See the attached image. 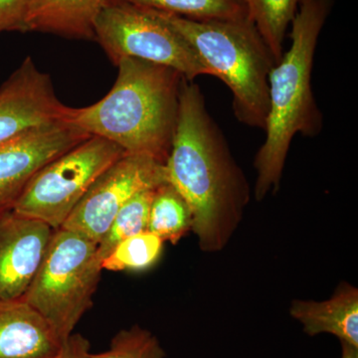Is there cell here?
<instances>
[{
  "mask_svg": "<svg viewBox=\"0 0 358 358\" xmlns=\"http://www.w3.org/2000/svg\"><path fill=\"white\" fill-rule=\"evenodd\" d=\"M167 180L189 205L192 228L204 251L224 247L248 203L243 171L209 114L199 85L185 80Z\"/></svg>",
  "mask_w": 358,
  "mask_h": 358,
  "instance_id": "1",
  "label": "cell"
},
{
  "mask_svg": "<svg viewBox=\"0 0 358 358\" xmlns=\"http://www.w3.org/2000/svg\"><path fill=\"white\" fill-rule=\"evenodd\" d=\"M113 88L88 107L73 108L69 121L90 136L119 145L126 154L166 164L171 154L185 78L178 71L136 58H122Z\"/></svg>",
  "mask_w": 358,
  "mask_h": 358,
  "instance_id": "2",
  "label": "cell"
},
{
  "mask_svg": "<svg viewBox=\"0 0 358 358\" xmlns=\"http://www.w3.org/2000/svg\"><path fill=\"white\" fill-rule=\"evenodd\" d=\"M333 0H303L291 28V46L268 76L266 138L255 157V199L279 189L289 147L296 134L320 136L324 115L312 88L313 60Z\"/></svg>",
  "mask_w": 358,
  "mask_h": 358,
  "instance_id": "3",
  "label": "cell"
},
{
  "mask_svg": "<svg viewBox=\"0 0 358 358\" xmlns=\"http://www.w3.org/2000/svg\"><path fill=\"white\" fill-rule=\"evenodd\" d=\"M157 13L192 45L209 75L218 77L230 89L238 121L265 129L268 76L275 60L254 23L249 18L193 20Z\"/></svg>",
  "mask_w": 358,
  "mask_h": 358,
  "instance_id": "4",
  "label": "cell"
},
{
  "mask_svg": "<svg viewBox=\"0 0 358 358\" xmlns=\"http://www.w3.org/2000/svg\"><path fill=\"white\" fill-rule=\"evenodd\" d=\"M103 268L98 244L73 231L55 230L23 300L62 343L93 305Z\"/></svg>",
  "mask_w": 358,
  "mask_h": 358,
  "instance_id": "5",
  "label": "cell"
},
{
  "mask_svg": "<svg viewBox=\"0 0 358 358\" xmlns=\"http://www.w3.org/2000/svg\"><path fill=\"white\" fill-rule=\"evenodd\" d=\"M94 33L114 65L129 57L166 66L187 81L209 75L192 45L152 9L105 1Z\"/></svg>",
  "mask_w": 358,
  "mask_h": 358,
  "instance_id": "6",
  "label": "cell"
},
{
  "mask_svg": "<svg viewBox=\"0 0 358 358\" xmlns=\"http://www.w3.org/2000/svg\"><path fill=\"white\" fill-rule=\"evenodd\" d=\"M124 155L112 141L92 136L46 164L30 181L13 212L60 229L96 179Z\"/></svg>",
  "mask_w": 358,
  "mask_h": 358,
  "instance_id": "7",
  "label": "cell"
},
{
  "mask_svg": "<svg viewBox=\"0 0 358 358\" xmlns=\"http://www.w3.org/2000/svg\"><path fill=\"white\" fill-rule=\"evenodd\" d=\"M166 182V164L147 155L126 154L96 179L61 228L99 244L129 199Z\"/></svg>",
  "mask_w": 358,
  "mask_h": 358,
  "instance_id": "8",
  "label": "cell"
},
{
  "mask_svg": "<svg viewBox=\"0 0 358 358\" xmlns=\"http://www.w3.org/2000/svg\"><path fill=\"white\" fill-rule=\"evenodd\" d=\"M91 136L66 121L0 143V219L13 212L30 181L46 164Z\"/></svg>",
  "mask_w": 358,
  "mask_h": 358,
  "instance_id": "9",
  "label": "cell"
},
{
  "mask_svg": "<svg viewBox=\"0 0 358 358\" xmlns=\"http://www.w3.org/2000/svg\"><path fill=\"white\" fill-rule=\"evenodd\" d=\"M73 108L59 100L51 77L31 57L0 86V143L56 122L69 121Z\"/></svg>",
  "mask_w": 358,
  "mask_h": 358,
  "instance_id": "10",
  "label": "cell"
},
{
  "mask_svg": "<svg viewBox=\"0 0 358 358\" xmlns=\"http://www.w3.org/2000/svg\"><path fill=\"white\" fill-rule=\"evenodd\" d=\"M55 230L10 212L0 219V301L22 298Z\"/></svg>",
  "mask_w": 358,
  "mask_h": 358,
  "instance_id": "11",
  "label": "cell"
},
{
  "mask_svg": "<svg viewBox=\"0 0 358 358\" xmlns=\"http://www.w3.org/2000/svg\"><path fill=\"white\" fill-rule=\"evenodd\" d=\"M63 343L22 298L0 301V358H53Z\"/></svg>",
  "mask_w": 358,
  "mask_h": 358,
  "instance_id": "12",
  "label": "cell"
},
{
  "mask_svg": "<svg viewBox=\"0 0 358 358\" xmlns=\"http://www.w3.org/2000/svg\"><path fill=\"white\" fill-rule=\"evenodd\" d=\"M289 313L308 336L334 334L341 343L358 348V291L355 287H339L327 301H294Z\"/></svg>",
  "mask_w": 358,
  "mask_h": 358,
  "instance_id": "13",
  "label": "cell"
},
{
  "mask_svg": "<svg viewBox=\"0 0 358 358\" xmlns=\"http://www.w3.org/2000/svg\"><path fill=\"white\" fill-rule=\"evenodd\" d=\"M106 0H29L27 32L95 39L94 25Z\"/></svg>",
  "mask_w": 358,
  "mask_h": 358,
  "instance_id": "14",
  "label": "cell"
},
{
  "mask_svg": "<svg viewBox=\"0 0 358 358\" xmlns=\"http://www.w3.org/2000/svg\"><path fill=\"white\" fill-rule=\"evenodd\" d=\"M249 20L260 33L275 63L284 54L287 30L303 0H243Z\"/></svg>",
  "mask_w": 358,
  "mask_h": 358,
  "instance_id": "15",
  "label": "cell"
},
{
  "mask_svg": "<svg viewBox=\"0 0 358 358\" xmlns=\"http://www.w3.org/2000/svg\"><path fill=\"white\" fill-rule=\"evenodd\" d=\"M192 228L189 205L169 182L155 188L150 206L148 231L162 241L178 243Z\"/></svg>",
  "mask_w": 358,
  "mask_h": 358,
  "instance_id": "16",
  "label": "cell"
},
{
  "mask_svg": "<svg viewBox=\"0 0 358 358\" xmlns=\"http://www.w3.org/2000/svg\"><path fill=\"white\" fill-rule=\"evenodd\" d=\"M126 2L193 20H244L248 17L243 0H106Z\"/></svg>",
  "mask_w": 358,
  "mask_h": 358,
  "instance_id": "17",
  "label": "cell"
},
{
  "mask_svg": "<svg viewBox=\"0 0 358 358\" xmlns=\"http://www.w3.org/2000/svg\"><path fill=\"white\" fill-rule=\"evenodd\" d=\"M155 192V188H152L138 193L117 212L105 236L98 244L101 262L122 240L148 231Z\"/></svg>",
  "mask_w": 358,
  "mask_h": 358,
  "instance_id": "18",
  "label": "cell"
},
{
  "mask_svg": "<svg viewBox=\"0 0 358 358\" xmlns=\"http://www.w3.org/2000/svg\"><path fill=\"white\" fill-rule=\"evenodd\" d=\"M164 241L150 231L117 243L101 262L103 270L143 271L152 267L162 255Z\"/></svg>",
  "mask_w": 358,
  "mask_h": 358,
  "instance_id": "19",
  "label": "cell"
},
{
  "mask_svg": "<svg viewBox=\"0 0 358 358\" xmlns=\"http://www.w3.org/2000/svg\"><path fill=\"white\" fill-rule=\"evenodd\" d=\"M166 352L159 339L140 326L122 329L112 339L107 352L92 355L91 358H164Z\"/></svg>",
  "mask_w": 358,
  "mask_h": 358,
  "instance_id": "20",
  "label": "cell"
},
{
  "mask_svg": "<svg viewBox=\"0 0 358 358\" xmlns=\"http://www.w3.org/2000/svg\"><path fill=\"white\" fill-rule=\"evenodd\" d=\"M29 0H0V34L4 32H27Z\"/></svg>",
  "mask_w": 358,
  "mask_h": 358,
  "instance_id": "21",
  "label": "cell"
},
{
  "mask_svg": "<svg viewBox=\"0 0 358 358\" xmlns=\"http://www.w3.org/2000/svg\"><path fill=\"white\" fill-rule=\"evenodd\" d=\"M90 341L82 334H72L53 358H91Z\"/></svg>",
  "mask_w": 358,
  "mask_h": 358,
  "instance_id": "22",
  "label": "cell"
},
{
  "mask_svg": "<svg viewBox=\"0 0 358 358\" xmlns=\"http://www.w3.org/2000/svg\"><path fill=\"white\" fill-rule=\"evenodd\" d=\"M341 346H343V357L341 358H358L357 348L345 343H341Z\"/></svg>",
  "mask_w": 358,
  "mask_h": 358,
  "instance_id": "23",
  "label": "cell"
}]
</instances>
